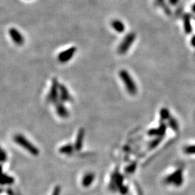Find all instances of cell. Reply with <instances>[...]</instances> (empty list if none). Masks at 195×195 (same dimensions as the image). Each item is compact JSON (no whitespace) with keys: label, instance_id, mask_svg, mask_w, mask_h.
<instances>
[{"label":"cell","instance_id":"obj_12","mask_svg":"<svg viewBox=\"0 0 195 195\" xmlns=\"http://www.w3.org/2000/svg\"><path fill=\"white\" fill-rule=\"evenodd\" d=\"M14 182H15V180H14L13 177L8 176V174H5V173H3L1 181L2 185H5V184L10 185V184H13Z\"/></svg>","mask_w":195,"mask_h":195},{"label":"cell","instance_id":"obj_6","mask_svg":"<svg viewBox=\"0 0 195 195\" xmlns=\"http://www.w3.org/2000/svg\"><path fill=\"white\" fill-rule=\"evenodd\" d=\"M9 35L11 37L12 40H13L14 43L17 44V46H22L24 44L25 39L18 30L16 28H12L9 30Z\"/></svg>","mask_w":195,"mask_h":195},{"label":"cell","instance_id":"obj_9","mask_svg":"<svg viewBox=\"0 0 195 195\" xmlns=\"http://www.w3.org/2000/svg\"><path fill=\"white\" fill-rule=\"evenodd\" d=\"M85 136V129L83 128H80L79 129V132L76 138L75 143H74V149L76 150H80L82 148L83 140H84Z\"/></svg>","mask_w":195,"mask_h":195},{"label":"cell","instance_id":"obj_17","mask_svg":"<svg viewBox=\"0 0 195 195\" xmlns=\"http://www.w3.org/2000/svg\"><path fill=\"white\" fill-rule=\"evenodd\" d=\"M160 116L163 118H167L168 117V111L166 109H162L160 111Z\"/></svg>","mask_w":195,"mask_h":195},{"label":"cell","instance_id":"obj_1","mask_svg":"<svg viewBox=\"0 0 195 195\" xmlns=\"http://www.w3.org/2000/svg\"><path fill=\"white\" fill-rule=\"evenodd\" d=\"M119 77L121 78L122 82L124 84L126 89L127 92L130 94V95H135L137 93V88L134 82V80L131 77L130 74L127 70H122L119 72Z\"/></svg>","mask_w":195,"mask_h":195},{"label":"cell","instance_id":"obj_10","mask_svg":"<svg viewBox=\"0 0 195 195\" xmlns=\"http://www.w3.org/2000/svg\"><path fill=\"white\" fill-rule=\"evenodd\" d=\"M113 29L118 33H123L125 31V26L119 20H113L111 22Z\"/></svg>","mask_w":195,"mask_h":195},{"label":"cell","instance_id":"obj_16","mask_svg":"<svg viewBox=\"0 0 195 195\" xmlns=\"http://www.w3.org/2000/svg\"><path fill=\"white\" fill-rule=\"evenodd\" d=\"M118 191H119V192L121 193L122 194L125 195L127 194V192H128V187H126L124 185H122V187L118 188Z\"/></svg>","mask_w":195,"mask_h":195},{"label":"cell","instance_id":"obj_5","mask_svg":"<svg viewBox=\"0 0 195 195\" xmlns=\"http://www.w3.org/2000/svg\"><path fill=\"white\" fill-rule=\"evenodd\" d=\"M76 51H77V48L74 46L70 47V49L62 51L58 54V60L61 63H66L72 58Z\"/></svg>","mask_w":195,"mask_h":195},{"label":"cell","instance_id":"obj_18","mask_svg":"<svg viewBox=\"0 0 195 195\" xmlns=\"http://www.w3.org/2000/svg\"><path fill=\"white\" fill-rule=\"evenodd\" d=\"M60 192H61V188L59 186H56L54 188L52 195H60Z\"/></svg>","mask_w":195,"mask_h":195},{"label":"cell","instance_id":"obj_11","mask_svg":"<svg viewBox=\"0 0 195 195\" xmlns=\"http://www.w3.org/2000/svg\"><path fill=\"white\" fill-rule=\"evenodd\" d=\"M95 178V175L92 173H88L85 176L84 178L82 179V186L84 187H88L89 186L91 185Z\"/></svg>","mask_w":195,"mask_h":195},{"label":"cell","instance_id":"obj_13","mask_svg":"<svg viewBox=\"0 0 195 195\" xmlns=\"http://www.w3.org/2000/svg\"><path fill=\"white\" fill-rule=\"evenodd\" d=\"M113 176H114V179H115V182H116V184L118 187V189L120 187H122L123 185V181H124V176L120 174L118 172H115L113 173Z\"/></svg>","mask_w":195,"mask_h":195},{"label":"cell","instance_id":"obj_7","mask_svg":"<svg viewBox=\"0 0 195 195\" xmlns=\"http://www.w3.org/2000/svg\"><path fill=\"white\" fill-rule=\"evenodd\" d=\"M59 100L60 101L70 102L72 100V97L70 95V92L64 85L60 84L59 87Z\"/></svg>","mask_w":195,"mask_h":195},{"label":"cell","instance_id":"obj_19","mask_svg":"<svg viewBox=\"0 0 195 195\" xmlns=\"http://www.w3.org/2000/svg\"><path fill=\"white\" fill-rule=\"evenodd\" d=\"M6 160H7V153L2 149L1 151V161L2 162H4Z\"/></svg>","mask_w":195,"mask_h":195},{"label":"cell","instance_id":"obj_8","mask_svg":"<svg viewBox=\"0 0 195 195\" xmlns=\"http://www.w3.org/2000/svg\"><path fill=\"white\" fill-rule=\"evenodd\" d=\"M55 109H56V113L58 116L62 118H67L69 116V112L67 108L64 105V103L62 101H58L55 104Z\"/></svg>","mask_w":195,"mask_h":195},{"label":"cell","instance_id":"obj_4","mask_svg":"<svg viewBox=\"0 0 195 195\" xmlns=\"http://www.w3.org/2000/svg\"><path fill=\"white\" fill-rule=\"evenodd\" d=\"M136 39L135 33H129L125 36L124 40L120 44L118 48V52L120 54H124L129 51V48L132 46V44L134 43Z\"/></svg>","mask_w":195,"mask_h":195},{"label":"cell","instance_id":"obj_15","mask_svg":"<svg viewBox=\"0 0 195 195\" xmlns=\"http://www.w3.org/2000/svg\"><path fill=\"white\" fill-rule=\"evenodd\" d=\"M136 168V163L134 162L132 163V164H131L130 165H129V166L125 168V171L128 173H134V171H135Z\"/></svg>","mask_w":195,"mask_h":195},{"label":"cell","instance_id":"obj_14","mask_svg":"<svg viewBox=\"0 0 195 195\" xmlns=\"http://www.w3.org/2000/svg\"><path fill=\"white\" fill-rule=\"evenodd\" d=\"M74 149V147L72 146V145L68 144L62 146L61 148L59 149V152L61 153H65V154H71L73 152Z\"/></svg>","mask_w":195,"mask_h":195},{"label":"cell","instance_id":"obj_3","mask_svg":"<svg viewBox=\"0 0 195 195\" xmlns=\"http://www.w3.org/2000/svg\"><path fill=\"white\" fill-rule=\"evenodd\" d=\"M59 87L60 84L58 83L57 79L54 78L51 82V86L49 90V93L46 97V101L51 104H56L59 99Z\"/></svg>","mask_w":195,"mask_h":195},{"label":"cell","instance_id":"obj_21","mask_svg":"<svg viewBox=\"0 0 195 195\" xmlns=\"http://www.w3.org/2000/svg\"><path fill=\"white\" fill-rule=\"evenodd\" d=\"M187 151L189 152H195V147H191V148L190 147L188 149Z\"/></svg>","mask_w":195,"mask_h":195},{"label":"cell","instance_id":"obj_20","mask_svg":"<svg viewBox=\"0 0 195 195\" xmlns=\"http://www.w3.org/2000/svg\"><path fill=\"white\" fill-rule=\"evenodd\" d=\"M160 139H156L155 140L152 142V143L150 144V148H155V147L157 146V145H158V143L160 142Z\"/></svg>","mask_w":195,"mask_h":195},{"label":"cell","instance_id":"obj_2","mask_svg":"<svg viewBox=\"0 0 195 195\" xmlns=\"http://www.w3.org/2000/svg\"><path fill=\"white\" fill-rule=\"evenodd\" d=\"M14 140H15L17 144L20 145L21 147L24 148L28 152H31L33 155L36 156L39 154L38 149L36 147H35L33 145H32L31 142L28 141L22 134H16L14 136Z\"/></svg>","mask_w":195,"mask_h":195}]
</instances>
